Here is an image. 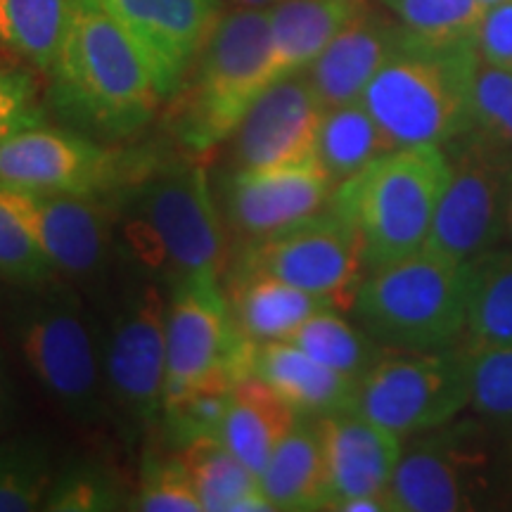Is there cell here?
<instances>
[{"label": "cell", "mask_w": 512, "mask_h": 512, "mask_svg": "<svg viewBox=\"0 0 512 512\" xmlns=\"http://www.w3.org/2000/svg\"><path fill=\"white\" fill-rule=\"evenodd\" d=\"M48 76L57 117L100 143L133 138L162 102L143 53L102 0H74Z\"/></svg>", "instance_id": "1"}, {"label": "cell", "mask_w": 512, "mask_h": 512, "mask_svg": "<svg viewBox=\"0 0 512 512\" xmlns=\"http://www.w3.org/2000/svg\"><path fill=\"white\" fill-rule=\"evenodd\" d=\"M114 204L121 261L166 290L200 275L221 278L226 235L202 166L155 159L114 195Z\"/></svg>", "instance_id": "2"}, {"label": "cell", "mask_w": 512, "mask_h": 512, "mask_svg": "<svg viewBox=\"0 0 512 512\" xmlns=\"http://www.w3.org/2000/svg\"><path fill=\"white\" fill-rule=\"evenodd\" d=\"M12 290V335L38 387L76 425L110 420L102 325L88 313L79 287L55 275Z\"/></svg>", "instance_id": "3"}, {"label": "cell", "mask_w": 512, "mask_h": 512, "mask_svg": "<svg viewBox=\"0 0 512 512\" xmlns=\"http://www.w3.org/2000/svg\"><path fill=\"white\" fill-rule=\"evenodd\" d=\"M271 15L230 8L169 102V131L190 155L228 143L254 100L273 83Z\"/></svg>", "instance_id": "4"}, {"label": "cell", "mask_w": 512, "mask_h": 512, "mask_svg": "<svg viewBox=\"0 0 512 512\" xmlns=\"http://www.w3.org/2000/svg\"><path fill=\"white\" fill-rule=\"evenodd\" d=\"M448 174L444 147L415 145L384 152L337 185L330 207L354 226L366 273L425 247Z\"/></svg>", "instance_id": "5"}, {"label": "cell", "mask_w": 512, "mask_h": 512, "mask_svg": "<svg viewBox=\"0 0 512 512\" xmlns=\"http://www.w3.org/2000/svg\"><path fill=\"white\" fill-rule=\"evenodd\" d=\"M477 62L475 41L439 46L403 29L401 46L370 79L361 102L392 150L446 147L467 131L470 83Z\"/></svg>", "instance_id": "6"}, {"label": "cell", "mask_w": 512, "mask_h": 512, "mask_svg": "<svg viewBox=\"0 0 512 512\" xmlns=\"http://www.w3.org/2000/svg\"><path fill=\"white\" fill-rule=\"evenodd\" d=\"M467 287L470 264L420 249L366 273L351 313L382 349H451L465 328Z\"/></svg>", "instance_id": "7"}, {"label": "cell", "mask_w": 512, "mask_h": 512, "mask_svg": "<svg viewBox=\"0 0 512 512\" xmlns=\"http://www.w3.org/2000/svg\"><path fill=\"white\" fill-rule=\"evenodd\" d=\"M121 280L102 328L112 418L126 432L159 427L166 389V318L169 290L157 278L119 259Z\"/></svg>", "instance_id": "8"}, {"label": "cell", "mask_w": 512, "mask_h": 512, "mask_svg": "<svg viewBox=\"0 0 512 512\" xmlns=\"http://www.w3.org/2000/svg\"><path fill=\"white\" fill-rule=\"evenodd\" d=\"M245 275L283 280L328 299L337 311H351L366 266L354 226L328 204L278 233L240 242L230 256L226 280Z\"/></svg>", "instance_id": "9"}, {"label": "cell", "mask_w": 512, "mask_h": 512, "mask_svg": "<svg viewBox=\"0 0 512 512\" xmlns=\"http://www.w3.org/2000/svg\"><path fill=\"white\" fill-rule=\"evenodd\" d=\"M470 406V361L458 347L384 351L358 380L354 411L399 437L448 425Z\"/></svg>", "instance_id": "10"}, {"label": "cell", "mask_w": 512, "mask_h": 512, "mask_svg": "<svg viewBox=\"0 0 512 512\" xmlns=\"http://www.w3.org/2000/svg\"><path fill=\"white\" fill-rule=\"evenodd\" d=\"M0 204L22 223L55 273L81 292L100 287L119 264L114 195H69L0 185Z\"/></svg>", "instance_id": "11"}, {"label": "cell", "mask_w": 512, "mask_h": 512, "mask_svg": "<svg viewBox=\"0 0 512 512\" xmlns=\"http://www.w3.org/2000/svg\"><path fill=\"white\" fill-rule=\"evenodd\" d=\"M444 150L451 174L422 249L470 264L503 245L512 152L484 143L472 133L451 140Z\"/></svg>", "instance_id": "12"}, {"label": "cell", "mask_w": 512, "mask_h": 512, "mask_svg": "<svg viewBox=\"0 0 512 512\" xmlns=\"http://www.w3.org/2000/svg\"><path fill=\"white\" fill-rule=\"evenodd\" d=\"M155 157L117 150L72 128L38 124L0 140V185L69 195H117Z\"/></svg>", "instance_id": "13"}, {"label": "cell", "mask_w": 512, "mask_h": 512, "mask_svg": "<svg viewBox=\"0 0 512 512\" xmlns=\"http://www.w3.org/2000/svg\"><path fill=\"white\" fill-rule=\"evenodd\" d=\"M252 344L235 325L219 275H200L171 287L164 403L216 377H247Z\"/></svg>", "instance_id": "14"}, {"label": "cell", "mask_w": 512, "mask_h": 512, "mask_svg": "<svg viewBox=\"0 0 512 512\" xmlns=\"http://www.w3.org/2000/svg\"><path fill=\"white\" fill-rule=\"evenodd\" d=\"M325 110L306 72L271 83L228 138L233 169L313 162Z\"/></svg>", "instance_id": "15"}, {"label": "cell", "mask_w": 512, "mask_h": 512, "mask_svg": "<svg viewBox=\"0 0 512 512\" xmlns=\"http://www.w3.org/2000/svg\"><path fill=\"white\" fill-rule=\"evenodd\" d=\"M143 53L162 100H171L223 17L226 0H102Z\"/></svg>", "instance_id": "16"}, {"label": "cell", "mask_w": 512, "mask_h": 512, "mask_svg": "<svg viewBox=\"0 0 512 512\" xmlns=\"http://www.w3.org/2000/svg\"><path fill=\"white\" fill-rule=\"evenodd\" d=\"M335 183L316 159L273 169H233L221 183L223 221L249 242L278 233L330 204Z\"/></svg>", "instance_id": "17"}, {"label": "cell", "mask_w": 512, "mask_h": 512, "mask_svg": "<svg viewBox=\"0 0 512 512\" xmlns=\"http://www.w3.org/2000/svg\"><path fill=\"white\" fill-rule=\"evenodd\" d=\"M484 463L472 451L467 425H441L422 432L411 448H403L387 494L394 512H453L472 508V472Z\"/></svg>", "instance_id": "18"}, {"label": "cell", "mask_w": 512, "mask_h": 512, "mask_svg": "<svg viewBox=\"0 0 512 512\" xmlns=\"http://www.w3.org/2000/svg\"><path fill=\"white\" fill-rule=\"evenodd\" d=\"M328 467L325 510L358 496L387 494L403 453V437L351 411L318 418Z\"/></svg>", "instance_id": "19"}, {"label": "cell", "mask_w": 512, "mask_h": 512, "mask_svg": "<svg viewBox=\"0 0 512 512\" xmlns=\"http://www.w3.org/2000/svg\"><path fill=\"white\" fill-rule=\"evenodd\" d=\"M403 27L368 5L306 69L325 107L361 100L370 79L401 46Z\"/></svg>", "instance_id": "20"}, {"label": "cell", "mask_w": 512, "mask_h": 512, "mask_svg": "<svg viewBox=\"0 0 512 512\" xmlns=\"http://www.w3.org/2000/svg\"><path fill=\"white\" fill-rule=\"evenodd\" d=\"M249 375L266 382L299 418H325L356 406V380L323 366L287 339L254 342Z\"/></svg>", "instance_id": "21"}, {"label": "cell", "mask_w": 512, "mask_h": 512, "mask_svg": "<svg viewBox=\"0 0 512 512\" xmlns=\"http://www.w3.org/2000/svg\"><path fill=\"white\" fill-rule=\"evenodd\" d=\"M366 8L368 0H285L268 10L273 83L306 72L332 38Z\"/></svg>", "instance_id": "22"}, {"label": "cell", "mask_w": 512, "mask_h": 512, "mask_svg": "<svg viewBox=\"0 0 512 512\" xmlns=\"http://www.w3.org/2000/svg\"><path fill=\"white\" fill-rule=\"evenodd\" d=\"M259 484L283 512L325 510L328 503V467L318 418H299L268 458Z\"/></svg>", "instance_id": "23"}, {"label": "cell", "mask_w": 512, "mask_h": 512, "mask_svg": "<svg viewBox=\"0 0 512 512\" xmlns=\"http://www.w3.org/2000/svg\"><path fill=\"white\" fill-rule=\"evenodd\" d=\"M228 304L235 325L249 342H278L318 311L335 309L328 299L318 297L268 275L228 278Z\"/></svg>", "instance_id": "24"}, {"label": "cell", "mask_w": 512, "mask_h": 512, "mask_svg": "<svg viewBox=\"0 0 512 512\" xmlns=\"http://www.w3.org/2000/svg\"><path fill=\"white\" fill-rule=\"evenodd\" d=\"M297 420L299 415L266 382L247 375L235 382L219 439L259 477Z\"/></svg>", "instance_id": "25"}, {"label": "cell", "mask_w": 512, "mask_h": 512, "mask_svg": "<svg viewBox=\"0 0 512 512\" xmlns=\"http://www.w3.org/2000/svg\"><path fill=\"white\" fill-rule=\"evenodd\" d=\"M202 512H273V503L254 475L230 448L216 437L190 441L178 448Z\"/></svg>", "instance_id": "26"}, {"label": "cell", "mask_w": 512, "mask_h": 512, "mask_svg": "<svg viewBox=\"0 0 512 512\" xmlns=\"http://www.w3.org/2000/svg\"><path fill=\"white\" fill-rule=\"evenodd\" d=\"M512 344V247L470 261L465 328L456 347L472 356Z\"/></svg>", "instance_id": "27"}, {"label": "cell", "mask_w": 512, "mask_h": 512, "mask_svg": "<svg viewBox=\"0 0 512 512\" xmlns=\"http://www.w3.org/2000/svg\"><path fill=\"white\" fill-rule=\"evenodd\" d=\"M74 0H0V50L50 74L67 34Z\"/></svg>", "instance_id": "28"}, {"label": "cell", "mask_w": 512, "mask_h": 512, "mask_svg": "<svg viewBox=\"0 0 512 512\" xmlns=\"http://www.w3.org/2000/svg\"><path fill=\"white\" fill-rule=\"evenodd\" d=\"M389 150L392 145L361 100L325 110L316 138V162L335 188Z\"/></svg>", "instance_id": "29"}, {"label": "cell", "mask_w": 512, "mask_h": 512, "mask_svg": "<svg viewBox=\"0 0 512 512\" xmlns=\"http://www.w3.org/2000/svg\"><path fill=\"white\" fill-rule=\"evenodd\" d=\"M133 489L110 460L79 453L57 467L50 484L48 512H117L131 510Z\"/></svg>", "instance_id": "30"}, {"label": "cell", "mask_w": 512, "mask_h": 512, "mask_svg": "<svg viewBox=\"0 0 512 512\" xmlns=\"http://www.w3.org/2000/svg\"><path fill=\"white\" fill-rule=\"evenodd\" d=\"M287 342L297 344L299 349L306 351L311 358H316L318 363L356 382L387 351L361 325L349 323L347 318L339 316L337 309L318 311L316 316L304 320Z\"/></svg>", "instance_id": "31"}, {"label": "cell", "mask_w": 512, "mask_h": 512, "mask_svg": "<svg viewBox=\"0 0 512 512\" xmlns=\"http://www.w3.org/2000/svg\"><path fill=\"white\" fill-rule=\"evenodd\" d=\"M55 472L48 437L17 434L0 439V512L43 510Z\"/></svg>", "instance_id": "32"}, {"label": "cell", "mask_w": 512, "mask_h": 512, "mask_svg": "<svg viewBox=\"0 0 512 512\" xmlns=\"http://www.w3.org/2000/svg\"><path fill=\"white\" fill-rule=\"evenodd\" d=\"M235 382L230 377H216L190 389L174 401L164 403L162 427L166 444L174 451L188 446L190 441L204 437H221L223 420H226L230 399H233Z\"/></svg>", "instance_id": "33"}, {"label": "cell", "mask_w": 512, "mask_h": 512, "mask_svg": "<svg viewBox=\"0 0 512 512\" xmlns=\"http://www.w3.org/2000/svg\"><path fill=\"white\" fill-rule=\"evenodd\" d=\"M408 34L439 46L475 41L484 15L479 0H380Z\"/></svg>", "instance_id": "34"}, {"label": "cell", "mask_w": 512, "mask_h": 512, "mask_svg": "<svg viewBox=\"0 0 512 512\" xmlns=\"http://www.w3.org/2000/svg\"><path fill=\"white\" fill-rule=\"evenodd\" d=\"M512 152V72L479 60L470 83L467 131Z\"/></svg>", "instance_id": "35"}, {"label": "cell", "mask_w": 512, "mask_h": 512, "mask_svg": "<svg viewBox=\"0 0 512 512\" xmlns=\"http://www.w3.org/2000/svg\"><path fill=\"white\" fill-rule=\"evenodd\" d=\"M470 361V406L512 441V344L479 351Z\"/></svg>", "instance_id": "36"}, {"label": "cell", "mask_w": 512, "mask_h": 512, "mask_svg": "<svg viewBox=\"0 0 512 512\" xmlns=\"http://www.w3.org/2000/svg\"><path fill=\"white\" fill-rule=\"evenodd\" d=\"M131 510L138 512H202L188 472L178 458L145 453L138 484L133 486Z\"/></svg>", "instance_id": "37"}, {"label": "cell", "mask_w": 512, "mask_h": 512, "mask_svg": "<svg viewBox=\"0 0 512 512\" xmlns=\"http://www.w3.org/2000/svg\"><path fill=\"white\" fill-rule=\"evenodd\" d=\"M55 268L15 216L0 204V283L29 287L55 278Z\"/></svg>", "instance_id": "38"}, {"label": "cell", "mask_w": 512, "mask_h": 512, "mask_svg": "<svg viewBox=\"0 0 512 512\" xmlns=\"http://www.w3.org/2000/svg\"><path fill=\"white\" fill-rule=\"evenodd\" d=\"M38 81L31 67L0 57V140L43 124Z\"/></svg>", "instance_id": "39"}, {"label": "cell", "mask_w": 512, "mask_h": 512, "mask_svg": "<svg viewBox=\"0 0 512 512\" xmlns=\"http://www.w3.org/2000/svg\"><path fill=\"white\" fill-rule=\"evenodd\" d=\"M479 60L512 72V0L489 5L475 29Z\"/></svg>", "instance_id": "40"}, {"label": "cell", "mask_w": 512, "mask_h": 512, "mask_svg": "<svg viewBox=\"0 0 512 512\" xmlns=\"http://www.w3.org/2000/svg\"><path fill=\"white\" fill-rule=\"evenodd\" d=\"M503 242H508V247H512V166L508 174V188H505V235Z\"/></svg>", "instance_id": "41"}, {"label": "cell", "mask_w": 512, "mask_h": 512, "mask_svg": "<svg viewBox=\"0 0 512 512\" xmlns=\"http://www.w3.org/2000/svg\"><path fill=\"white\" fill-rule=\"evenodd\" d=\"M278 3H285V0H226L228 8L240 10H271Z\"/></svg>", "instance_id": "42"}, {"label": "cell", "mask_w": 512, "mask_h": 512, "mask_svg": "<svg viewBox=\"0 0 512 512\" xmlns=\"http://www.w3.org/2000/svg\"><path fill=\"white\" fill-rule=\"evenodd\" d=\"M5 418V387H3V375H0V425Z\"/></svg>", "instance_id": "43"}, {"label": "cell", "mask_w": 512, "mask_h": 512, "mask_svg": "<svg viewBox=\"0 0 512 512\" xmlns=\"http://www.w3.org/2000/svg\"><path fill=\"white\" fill-rule=\"evenodd\" d=\"M479 3H482L484 8H489V5H496V3H501V0H479Z\"/></svg>", "instance_id": "44"}]
</instances>
